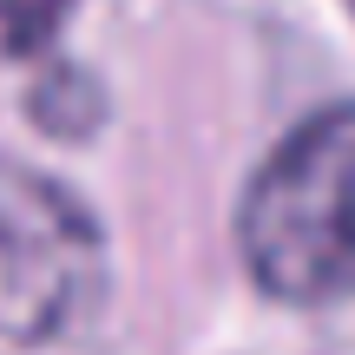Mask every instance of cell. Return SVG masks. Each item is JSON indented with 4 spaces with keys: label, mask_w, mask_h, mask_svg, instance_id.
<instances>
[{
    "label": "cell",
    "mask_w": 355,
    "mask_h": 355,
    "mask_svg": "<svg viewBox=\"0 0 355 355\" xmlns=\"http://www.w3.org/2000/svg\"><path fill=\"white\" fill-rule=\"evenodd\" d=\"M349 7H355V0H349Z\"/></svg>",
    "instance_id": "4"
},
{
    "label": "cell",
    "mask_w": 355,
    "mask_h": 355,
    "mask_svg": "<svg viewBox=\"0 0 355 355\" xmlns=\"http://www.w3.org/2000/svg\"><path fill=\"white\" fill-rule=\"evenodd\" d=\"M66 7H73V0H0V33H7V46L13 53L46 46V40L60 33Z\"/></svg>",
    "instance_id": "3"
},
{
    "label": "cell",
    "mask_w": 355,
    "mask_h": 355,
    "mask_svg": "<svg viewBox=\"0 0 355 355\" xmlns=\"http://www.w3.org/2000/svg\"><path fill=\"white\" fill-rule=\"evenodd\" d=\"M105 290V237L92 211L26 158L0 152V343H53L79 329Z\"/></svg>",
    "instance_id": "2"
},
{
    "label": "cell",
    "mask_w": 355,
    "mask_h": 355,
    "mask_svg": "<svg viewBox=\"0 0 355 355\" xmlns=\"http://www.w3.org/2000/svg\"><path fill=\"white\" fill-rule=\"evenodd\" d=\"M250 277L283 303L355 296V105L303 119L237 204Z\"/></svg>",
    "instance_id": "1"
}]
</instances>
